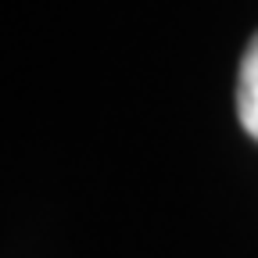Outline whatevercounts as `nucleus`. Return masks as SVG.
<instances>
[{
	"label": "nucleus",
	"mask_w": 258,
	"mask_h": 258,
	"mask_svg": "<svg viewBox=\"0 0 258 258\" xmlns=\"http://www.w3.org/2000/svg\"><path fill=\"white\" fill-rule=\"evenodd\" d=\"M237 115L240 125L258 140V36L247 43L240 61V79H237Z\"/></svg>",
	"instance_id": "f257e3e1"
}]
</instances>
